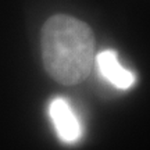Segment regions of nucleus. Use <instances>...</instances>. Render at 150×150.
<instances>
[{
	"label": "nucleus",
	"instance_id": "1",
	"mask_svg": "<svg viewBox=\"0 0 150 150\" xmlns=\"http://www.w3.org/2000/svg\"><path fill=\"white\" fill-rule=\"evenodd\" d=\"M43 65L63 85H76L91 74L95 64V36L78 18L57 14L45 22L40 35Z\"/></svg>",
	"mask_w": 150,
	"mask_h": 150
},
{
	"label": "nucleus",
	"instance_id": "2",
	"mask_svg": "<svg viewBox=\"0 0 150 150\" xmlns=\"http://www.w3.org/2000/svg\"><path fill=\"white\" fill-rule=\"evenodd\" d=\"M49 115L57 136L64 143H76L82 138V125L64 97H54L49 104Z\"/></svg>",
	"mask_w": 150,
	"mask_h": 150
},
{
	"label": "nucleus",
	"instance_id": "3",
	"mask_svg": "<svg viewBox=\"0 0 150 150\" xmlns=\"http://www.w3.org/2000/svg\"><path fill=\"white\" fill-rule=\"evenodd\" d=\"M96 64L102 76L118 89H129L135 85L134 72L127 70L120 63L118 56L112 50H103L96 56Z\"/></svg>",
	"mask_w": 150,
	"mask_h": 150
}]
</instances>
